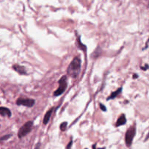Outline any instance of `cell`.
Returning a JSON list of instances; mask_svg holds the SVG:
<instances>
[{"label":"cell","instance_id":"44dd1931","mask_svg":"<svg viewBox=\"0 0 149 149\" xmlns=\"http://www.w3.org/2000/svg\"><path fill=\"white\" fill-rule=\"evenodd\" d=\"M93 149H106V148H95V144H94L93 145Z\"/></svg>","mask_w":149,"mask_h":149},{"label":"cell","instance_id":"d6986e66","mask_svg":"<svg viewBox=\"0 0 149 149\" xmlns=\"http://www.w3.org/2000/svg\"><path fill=\"white\" fill-rule=\"evenodd\" d=\"M132 77H133V79H136V78H138V75L136 74H134Z\"/></svg>","mask_w":149,"mask_h":149},{"label":"cell","instance_id":"8992f818","mask_svg":"<svg viewBox=\"0 0 149 149\" xmlns=\"http://www.w3.org/2000/svg\"><path fill=\"white\" fill-rule=\"evenodd\" d=\"M13 68L16 71V72H18L19 74H27V72H26V71H25V68H24V66H20V65H18V64H14L13 66Z\"/></svg>","mask_w":149,"mask_h":149},{"label":"cell","instance_id":"8fae6325","mask_svg":"<svg viewBox=\"0 0 149 149\" xmlns=\"http://www.w3.org/2000/svg\"><path fill=\"white\" fill-rule=\"evenodd\" d=\"M77 44H78L79 48L80 50H83L84 52H85L84 53H86V52H87V46H86L85 44L81 43V39H80V37H79V36L77 37Z\"/></svg>","mask_w":149,"mask_h":149},{"label":"cell","instance_id":"ffe728a7","mask_svg":"<svg viewBox=\"0 0 149 149\" xmlns=\"http://www.w3.org/2000/svg\"><path fill=\"white\" fill-rule=\"evenodd\" d=\"M147 48H148V41H147V42H146V44H145V48H143V50H146V49H147Z\"/></svg>","mask_w":149,"mask_h":149},{"label":"cell","instance_id":"7a4b0ae2","mask_svg":"<svg viewBox=\"0 0 149 149\" xmlns=\"http://www.w3.org/2000/svg\"><path fill=\"white\" fill-rule=\"evenodd\" d=\"M59 84V87L54 92L53 95L55 97H58L60 95H61L62 94L64 93V92L66 91L67 86H68V82H67V76H62L60 80L58 81Z\"/></svg>","mask_w":149,"mask_h":149},{"label":"cell","instance_id":"6da1fadb","mask_svg":"<svg viewBox=\"0 0 149 149\" xmlns=\"http://www.w3.org/2000/svg\"><path fill=\"white\" fill-rule=\"evenodd\" d=\"M81 61L79 57H75L69 64L67 68V73L71 77L76 78L81 71Z\"/></svg>","mask_w":149,"mask_h":149},{"label":"cell","instance_id":"2e32d148","mask_svg":"<svg viewBox=\"0 0 149 149\" xmlns=\"http://www.w3.org/2000/svg\"><path fill=\"white\" fill-rule=\"evenodd\" d=\"M72 143H73V140H70V142H69L68 145H67V146H66V149H71V148Z\"/></svg>","mask_w":149,"mask_h":149},{"label":"cell","instance_id":"277c9868","mask_svg":"<svg viewBox=\"0 0 149 149\" xmlns=\"http://www.w3.org/2000/svg\"><path fill=\"white\" fill-rule=\"evenodd\" d=\"M33 125H34V122L32 121H28L25 122V124L19 129L18 133V136L19 138H22L23 137L26 136L29 132H31Z\"/></svg>","mask_w":149,"mask_h":149},{"label":"cell","instance_id":"4fadbf2b","mask_svg":"<svg viewBox=\"0 0 149 149\" xmlns=\"http://www.w3.org/2000/svg\"><path fill=\"white\" fill-rule=\"evenodd\" d=\"M67 125H68V122H64L62 124L60 125V129L61 131H66V128H67Z\"/></svg>","mask_w":149,"mask_h":149},{"label":"cell","instance_id":"30bf717a","mask_svg":"<svg viewBox=\"0 0 149 149\" xmlns=\"http://www.w3.org/2000/svg\"><path fill=\"white\" fill-rule=\"evenodd\" d=\"M122 91V87L118 88V90H116V91L113 92V93L111 94V95H110L109 97H108V98H107L106 100H107V101H108V100H113V99H114V98H116L119 94H121Z\"/></svg>","mask_w":149,"mask_h":149},{"label":"cell","instance_id":"ba28073f","mask_svg":"<svg viewBox=\"0 0 149 149\" xmlns=\"http://www.w3.org/2000/svg\"><path fill=\"white\" fill-rule=\"evenodd\" d=\"M0 115L2 116H7L8 118H10L12 116V112L6 107H0Z\"/></svg>","mask_w":149,"mask_h":149},{"label":"cell","instance_id":"e0dca14e","mask_svg":"<svg viewBox=\"0 0 149 149\" xmlns=\"http://www.w3.org/2000/svg\"><path fill=\"white\" fill-rule=\"evenodd\" d=\"M40 147H41V143L39 142V143H37V144L36 145L34 149H40Z\"/></svg>","mask_w":149,"mask_h":149},{"label":"cell","instance_id":"5bb4252c","mask_svg":"<svg viewBox=\"0 0 149 149\" xmlns=\"http://www.w3.org/2000/svg\"><path fill=\"white\" fill-rule=\"evenodd\" d=\"M11 136H12V135H5V136L1 137L0 140H1V141H2V140H8V138H10Z\"/></svg>","mask_w":149,"mask_h":149},{"label":"cell","instance_id":"7402d4cb","mask_svg":"<svg viewBox=\"0 0 149 149\" xmlns=\"http://www.w3.org/2000/svg\"><path fill=\"white\" fill-rule=\"evenodd\" d=\"M85 149H88V148H85Z\"/></svg>","mask_w":149,"mask_h":149},{"label":"cell","instance_id":"7c38bea8","mask_svg":"<svg viewBox=\"0 0 149 149\" xmlns=\"http://www.w3.org/2000/svg\"><path fill=\"white\" fill-rule=\"evenodd\" d=\"M100 55H101V50H100V47H98V49H96V50L93 52V57L94 58H97V57H98Z\"/></svg>","mask_w":149,"mask_h":149},{"label":"cell","instance_id":"52a82bcc","mask_svg":"<svg viewBox=\"0 0 149 149\" xmlns=\"http://www.w3.org/2000/svg\"><path fill=\"white\" fill-rule=\"evenodd\" d=\"M53 111H54V108L52 107V108H51L50 109H49V110L47 111V112L44 114V116L43 118V124H44V125H47V124H48L50 118H51V116H52V113H53Z\"/></svg>","mask_w":149,"mask_h":149},{"label":"cell","instance_id":"ac0fdd59","mask_svg":"<svg viewBox=\"0 0 149 149\" xmlns=\"http://www.w3.org/2000/svg\"><path fill=\"white\" fill-rule=\"evenodd\" d=\"M148 64H145V66L141 67V69L143 70V71H146V70H147V68H148Z\"/></svg>","mask_w":149,"mask_h":149},{"label":"cell","instance_id":"5b68a950","mask_svg":"<svg viewBox=\"0 0 149 149\" xmlns=\"http://www.w3.org/2000/svg\"><path fill=\"white\" fill-rule=\"evenodd\" d=\"M35 100L32 98H20L16 100V104L18 106H23L31 108L35 104Z\"/></svg>","mask_w":149,"mask_h":149},{"label":"cell","instance_id":"3957f363","mask_svg":"<svg viewBox=\"0 0 149 149\" xmlns=\"http://www.w3.org/2000/svg\"><path fill=\"white\" fill-rule=\"evenodd\" d=\"M135 134H136V128L134 126L130 127L127 130L124 136V140L127 147H130L133 141V139L135 136Z\"/></svg>","mask_w":149,"mask_h":149},{"label":"cell","instance_id":"9a60e30c","mask_svg":"<svg viewBox=\"0 0 149 149\" xmlns=\"http://www.w3.org/2000/svg\"><path fill=\"white\" fill-rule=\"evenodd\" d=\"M100 105V109L103 111H106V110H107V108H106V107L103 104H102V103H99Z\"/></svg>","mask_w":149,"mask_h":149},{"label":"cell","instance_id":"9c48e42d","mask_svg":"<svg viewBox=\"0 0 149 149\" xmlns=\"http://www.w3.org/2000/svg\"><path fill=\"white\" fill-rule=\"evenodd\" d=\"M126 123H127V118H126V116H125L124 114H122L121 116H119V117H118L117 121H116V127L122 126V125H124Z\"/></svg>","mask_w":149,"mask_h":149}]
</instances>
